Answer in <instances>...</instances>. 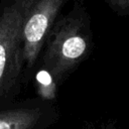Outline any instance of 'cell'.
<instances>
[{
	"mask_svg": "<svg viewBox=\"0 0 129 129\" xmlns=\"http://www.w3.org/2000/svg\"><path fill=\"white\" fill-rule=\"evenodd\" d=\"M93 49L89 13L82 2L58 17L49 33L42 54V67L53 84L63 81L83 62Z\"/></svg>",
	"mask_w": 129,
	"mask_h": 129,
	"instance_id": "obj_1",
	"label": "cell"
},
{
	"mask_svg": "<svg viewBox=\"0 0 129 129\" xmlns=\"http://www.w3.org/2000/svg\"><path fill=\"white\" fill-rule=\"evenodd\" d=\"M33 2H0V109L12 105L24 80L23 24Z\"/></svg>",
	"mask_w": 129,
	"mask_h": 129,
	"instance_id": "obj_2",
	"label": "cell"
},
{
	"mask_svg": "<svg viewBox=\"0 0 129 129\" xmlns=\"http://www.w3.org/2000/svg\"><path fill=\"white\" fill-rule=\"evenodd\" d=\"M64 4V0H34L30 7L23 24V58L26 77L35 67Z\"/></svg>",
	"mask_w": 129,
	"mask_h": 129,
	"instance_id": "obj_3",
	"label": "cell"
},
{
	"mask_svg": "<svg viewBox=\"0 0 129 129\" xmlns=\"http://www.w3.org/2000/svg\"><path fill=\"white\" fill-rule=\"evenodd\" d=\"M58 118L50 101L34 98L0 109V129H46Z\"/></svg>",
	"mask_w": 129,
	"mask_h": 129,
	"instance_id": "obj_4",
	"label": "cell"
},
{
	"mask_svg": "<svg viewBox=\"0 0 129 129\" xmlns=\"http://www.w3.org/2000/svg\"><path fill=\"white\" fill-rule=\"evenodd\" d=\"M106 3L118 15L129 16V0H109Z\"/></svg>",
	"mask_w": 129,
	"mask_h": 129,
	"instance_id": "obj_5",
	"label": "cell"
},
{
	"mask_svg": "<svg viewBox=\"0 0 129 129\" xmlns=\"http://www.w3.org/2000/svg\"><path fill=\"white\" fill-rule=\"evenodd\" d=\"M102 129H114V128H102Z\"/></svg>",
	"mask_w": 129,
	"mask_h": 129,
	"instance_id": "obj_6",
	"label": "cell"
}]
</instances>
